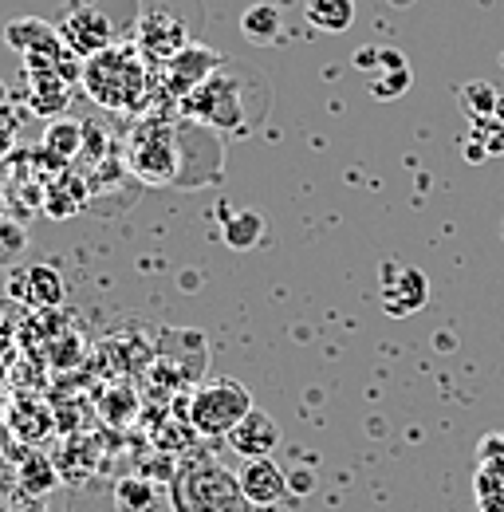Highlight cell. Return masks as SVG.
I'll return each instance as SVG.
<instances>
[{"instance_id":"cell-5","label":"cell","mask_w":504,"mask_h":512,"mask_svg":"<svg viewBox=\"0 0 504 512\" xmlns=\"http://www.w3.org/2000/svg\"><path fill=\"white\" fill-rule=\"evenodd\" d=\"M252 410V394L237 379H209L193 386L186 402V422L201 438H229V430Z\"/></svg>"},{"instance_id":"cell-20","label":"cell","mask_w":504,"mask_h":512,"mask_svg":"<svg viewBox=\"0 0 504 512\" xmlns=\"http://www.w3.org/2000/svg\"><path fill=\"white\" fill-rule=\"evenodd\" d=\"M56 485H60V469H56L52 457H44V453H28V457L20 461V489H24V493L40 497V493H52Z\"/></svg>"},{"instance_id":"cell-4","label":"cell","mask_w":504,"mask_h":512,"mask_svg":"<svg viewBox=\"0 0 504 512\" xmlns=\"http://www.w3.org/2000/svg\"><path fill=\"white\" fill-rule=\"evenodd\" d=\"M245 99H249V79L241 71H213L201 87H193L182 99V111L189 119L205 123L213 130H229V134H245L249 115H245Z\"/></svg>"},{"instance_id":"cell-10","label":"cell","mask_w":504,"mask_h":512,"mask_svg":"<svg viewBox=\"0 0 504 512\" xmlns=\"http://www.w3.org/2000/svg\"><path fill=\"white\" fill-rule=\"evenodd\" d=\"M162 71H166L170 95L182 103L193 87H201L213 71H221V56H217L213 48H205V44H189V48H182L174 60H166Z\"/></svg>"},{"instance_id":"cell-21","label":"cell","mask_w":504,"mask_h":512,"mask_svg":"<svg viewBox=\"0 0 504 512\" xmlns=\"http://www.w3.org/2000/svg\"><path fill=\"white\" fill-rule=\"evenodd\" d=\"M497 99H501V91H497L493 83H485V79H473V83H465V87L457 91V103H461V111H465V119H469V123L493 119Z\"/></svg>"},{"instance_id":"cell-24","label":"cell","mask_w":504,"mask_h":512,"mask_svg":"<svg viewBox=\"0 0 504 512\" xmlns=\"http://www.w3.org/2000/svg\"><path fill=\"white\" fill-rule=\"evenodd\" d=\"M24 241H28V237H24V229H20L16 221H0V249H4V253L16 256L24 249Z\"/></svg>"},{"instance_id":"cell-1","label":"cell","mask_w":504,"mask_h":512,"mask_svg":"<svg viewBox=\"0 0 504 512\" xmlns=\"http://www.w3.org/2000/svg\"><path fill=\"white\" fill-rule=\"evenodd\" d=\"M146 56L130 44H111L83 60V87L87 95L107 111H134L150 95V71L142 64Z\"/></svg>"},{"instance_id":"cell-12","label":"cell","mask_w":504,"mask_h":512,"mask_svg":"<svg viewBox=\"0 0 504 512\" xmlns=\"http://www.w3.org/2000/svg\"><path fill=\"white\" fill-rule=\"evenodd\" d=\"M225 442H229V449L237 457H245V461H252V457H272V449L280 446V426L272 422V414H264V410L252 406L249 414L229 430Z\"/></svg>"},{"instance_id":"cell-18","label":"cell","mask_w":504,"mask_h":512,"mask_svg":"<svg viewBox=\"0 0 504 512\" xmlns=\"http://www.w3.org/2000/svg\"><path fill=\"white\" fill-rule=\"evenodd\" d=\"M308 24L327 32V36H343L355 24V0H308L304 4Z\"/></svg>"},{"instance_id":"cell-25","label":"cell","mask_w":504,"mask_h":512,"mask_svg":"<svg viewBox=\"0 0 504 512\" xmlns=\"http://www.w3.org/2000/svg\"><path fill=\"white\" fill-rule=\"evenodd\" d=\"M375 60H382V52H378V48H363V52H359V60H355V64H359V67H378Z\"/></svg>"},{"instance_id":"cell-15","label":"cell","mask_w":504,"mask_h":512,"mask_svg":"<svg viewBox=\"0 0 504 512\" xmlns=\"http://www.w3.org/2000/svg\"><path fill=\"white\" fill-rule=\"evenodd\" d=\"M20 292L16 296H24L32 308H60L63 304V280H60V272L52 268V264H36V268H28L24 276H20Z\"/></svg>"},{"instance_id":"cell-8","label":"cell","mask_w":504,"mask_h":512,"mask_svg":"<svg viewBox=\"0 0 504 512\" xmlns=\"http://www.w3.org/2000/svg\"><path fill=\"white\" fill-rule=\"evenodd\" d=\"M4 44L24 56L28 71L60 67L63 60L71 56V52L63 48L60 28H52V24H44V20H28V16H24V20H12V24L4 28Z\"/></svg>"},{"instance_id":"cell-6","label":"cell","mask_w":504,"mask_h":512,"mask_svg":"<svg viewBox=\"0 0 504 512\" xmlns=\"http://www.w3.org/2000/svg\"><path fill=\"white\" fill-rule=\"evenodd\" d=\"M178 130L170 123H142L130 134V150H126V166L130 174H138L146 186H162V182H178Z\"/></svg>"},{"instance_id":"cell-3","label":"cell","mask_w":504,"mask_h":512,"mask_svg":"<svg viewBox=\"0 0 504 512\" xmlns=\"http://www.w3.org/2000/svg\"><path fill=\"white\" fill-rule=\"evenodd\" d=\"M174 509L178 512H252L249 497L241 489V477H233L213 457H186L174 473Z\"/></svg>"},{"instance_id":"cell-23","label":"cell","mask_w":504,"mask_h":512,"mask_svg":"<svg viewBox=\"0 0 504 512\" xmlns=\"http://www.w3.org/2000/svg\"><path fill=\"white\" fill-rule=\"evenodd\" d=\"M406 87H410V67H406V64L382 67V79H375V83H371L375 99H398Z\"/></svg>"},{"instance_id":"cell-26","label":"cell","mask_w":504,"mask_h":512,"mask_svg":"<svg viewBox=\"0 0 504 512\" xmlns=\"http://www.w3.org/2000/svg\"><path fill=\"white\" fill-rule=\"evenodd\" d=\"M493 119H497V123H504V91H501V99H497V111H493Z\"/></svg>"},{"instance_id":"cell-27","label":"cell","mask_w":504,"mask_h":512,"mask_svg":"<svg viewBox=\"0 0 504 512\" xmlns=\"http://www.w3.org/2000/svg\"><path fill=\"white\" fill-rule=\"evenodd\" d=\"M4 379H8V363L0 359V386H4Z\"/></svg>"},{"instance_id":"cell-7","label":"cell","mask_w":504,"mask_h":512,"mask_svg":"<svg viewBox=\"0 0 504 512\" xmlns=\"http://www.w3.org/2000/svg\"><path fill=\"white\" fill-rule=\"evenodd\" d=\"M60 36H63V48H67L75 60H91L95 52H103V48L115 44V24H111V16H107L99 4L75 0V4L67 8V16H63Z\"/></svg>"},{"instance_id":"cell-11","label":"cell","mask_w":504,"mask_h":512,"mask_svg":"<svg viewBox=\"0 0 504 512\" xmlns=\"http://www.w3.org/2000/svg\"><path fill=\"white\" fill-rule=\"evenodd\" d=\"M237 477H241V489H245L252 509H268V505L288 501V477H284V469L272 457H252V461H245V469Z\"/></svg>"},{"instance_id":"cell-19","label":"cell","mask_w":504,"mask_h":512,"mask_svg":"<svg viewBox=\"0 0 504 512\" xmlns=\"http://www.w3.org/2000/svg\"><path fill=\"white\" fill-rule=\"evenodd\" d=\"M221 237H225L229 249L245 253V249H252V245H260V237H264V217H260L256 209H237V213L225 217Z\"/></svg>"},{"instance_id":"cell-9","label":"cell","mask_w":504,"mask_h":512,"mask_svg":"<svg viewBox=\"0 0 504 512\" xmlns=\"http://www.w3.org/2000/svg\"><path fill=\"white\" fill-rule=\"evenodd\" d=\"M430 288H426V276L418 268H406V264H382V308L394 316V320H406L414 316L422 304H426Z\"/></svg>"},{"instance_id":"cell-13","label":"cell","mask_w":504,"mask_h":512,"mask_svg":"<svg viewBox=\"0 0 504 512\" xmlns=\"http://www.w3.org/2000/svg\"><path fill=\"white\" fill-rule=\"evenodd\" d=\"M4 426L20 438V442H28V446H36V442H44L52 430H56V418H52V410L48 406H40L36 398H16L8 410H4Z\"/></svg>"},{"instance_id":"cell-28","label":"cell","mask_w":504,"mask_h":512,"mask_svg":"<svg viewBox=\"0 0 504 512\" xmlns=\"http://www.w3.org/2000/svg\"><path fill=\"white\" fill-rule=\"evenodd\" d=\"M4 260H8V253H4V249H0V264H4Z\"/></svg>"},{"instance_id":"cell-14","label":"cell","mask_w":504,"mask_h":512,"mask_svg":"<svg viewBox=\"0 0 504 512\" xmlns=\"http://www.w3.org/2000/svg\"><path fill=\"white\" fill-rule=\"evenodd\" d=\"M28 79H32V87H28V103H32V111L36 115H60L63 107H67V79L60 75V67H40V71H28Z\"/></svg>"},{"instance_id":"cell-22","label":"cell","mask_w":504,"mask_h":512,"mask_svg":"<svg viewBox=\"0 0 504 512\" xmlns=\"http://www.w3.org/2000/svg\"><path fill=\"white\" fill-rule=\"evenodd\" d=\"M79 138H83V123H67V119L52 123V127H48V134H44L48 158H56V162H63V158H75Z\"/></svg>"},{"instance_id":"cell-29","label":"cell","mask_w":504,"mask_h":512,"mask_svg":"<svg viewBox=\"0 0 504 512\" xmlns=\"http://www.w3.org/2000/svg\"><path fill=\"white\" fill-rule=\"evenodd\" d=\"M0 103H4V83H0Z\"/></svg>"},{"instance_id":"cell-16","label":"cell","mask_w":504,"mask_h":512,"mask_svg":"<svg viewBox=\"0 0 504 512\" xmlns=\"http://www.w3.org/2000/svg\"><path fill=\"white\" fill-rule=\"evenodd\" d=\"M115 509L119 512H158L162 509V489L146 473H130L115 485Z\"/></svg>"},{"instance_id":"cell-2","label":"cell","mask_w":504,"mask_h":512,"mask_svg":"<svg viewBox=\"0 0 504 512\" xmlns=\"http://www.w3.org/2000/svg\"><path fill=\"white\" fill-rule=\"evenodd\" d=\"M197 24H201V4L197 0H142V8L134 16L138 52L150 64H166L182 48L193 44Z\"/></svg>"},{"instance_id":"cell-17","label":"cell","mask_w":504,"mask_h":512,"mask_svg":"<svg viewBox=\"0 0 504 512\" xmlns=\"http://www.w3.org/2000/svg\"><path fill=\"white\" fill-rule=\"evenodd\" d=\"M280 32H284V16H280V8L276 4H249L245 12H241V36L249 40V44H260V48H268V44H276L280 40Z\"/></svg>"}]
</instances>
